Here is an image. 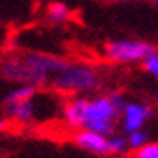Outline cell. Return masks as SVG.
<instances>
[{"mask_svg":"<svg viewBox=\"0 0 158 158\" xmlns=\"http://www.w3.org/2000/svg\"><path fill=\"white\" fill-rule=\"evenodd\" d=\"M66 59L41 53V52H18L0 59V77L11 84H29L37 89L50 87Z\"/></svg>","mask_w":158,"mask_h":158,"instance_id":"6da1fadb","label":"cell"},{"mask_svg":"<svg viewBox=\"0 0 158 158\" xmlns=\"http://www.w3.org/2000/svg\"><path fill=\"white\" fill-rule=\"evenodd\" d=\"M103 85V77L96 66L84 60H66L62 69L53 77L52 89L64 96H85L98 93Z\"/></svg>","mask_w":158,"mask_h":158,"instance_id":"7a4b0ae2","label":"cell"},{"mask_svg":"<svg viewBox=\"0 0 158 158\" xmlns=\"http://www.w3.org/2000/svg\"><path fill=\"white\" fill-rule=\"evenodd\" d=\"M126 100L119 91H108L105 94H96L89 98L87 115L84 128L94 130L105 135H112L121 123L123 108Z\"/></svg>","mask_w":158,"mask_h":158,"instance_id":"3957f363","label":"cell"},{"mask_svg":"<svg viewBox=\"0 0 158 158\" xmlns=\"http://www.w3.org/2000/svg\"><path fill=\"white\" fill-rule=\"evenodd\" d=\"M155 52L156 48L153 44L148 41H140V39H114L103 46L105 59L114 64L142 62L144 59H148Z\"/></svg>","mask_w":158,"mask_h":158,"instance_id":"277c9868","label":"cell"},{"mask_svg":"<svg viewBox=\"0 0 158 158\" xmlns=\"http://www.w3.org/2000/svg\"><path fill=\"white\" fill-rule=\"evenodd\" d=\"M48 98L41 100L39 91H37L32 98L22 101H13V103H6V117L9 119V123H15V124H32L36 121L43 119V112H52V108H44V101Z\"/></svg>","mask_w":158,"mask_h":158,"instance_id":"5b68a950","label":"cell"},{"mask_svg":"<svg viewBox=\"0 0 158 158\" xmlns=\"http://www.w3.org/2000/svg\"><path fill=\"white\" fill-rule=\"evenodd\" d=\"M155 115L153 105L146 101H126L121 114V126L123 133H131L135 130H140L146 126V123L151 121Z\"/></svg>","mask_w":158,"mask_h":158,"instance_id":"8992f818","label":"cell"},{"mask_svg":"<svg viewBox=\"0 0 158 158\" xmlns=\"http://www.w3.org/2000/svg\"><path fill=\"white\" fill-rule=\"evenodd\" d=\"M87 105H89L87 96H68V100L60 105V119H62V123L71 130L84 128L85 115H87Z\"/></svg>","mask_w":158,"mask_h":158,"instance_id":"52a82bcc","label":"cell"},{"mask_svg":"<svg viewBox=\"0 0 158 158\" xmlns=\"http://www.w3.org/2000/svg\"><path fill=\"white\" fill-rule=\"evenodd\" d=\"M71 140L78 148H82L87 153H93L96 156H108V135L94 131V130L80 128L75 130L71 135Z\"/></svg>","mask_w":158,"mask_h":158,"instance_id":"ba28073f","label":"cell"},{"mask_svg":"<svg viewBox=\"0 0 158 158\" xmlns=\"http://www.w3.org/2000/svg\"><path fill=\"white\" fill-rule=\"evenodd\" d=\"M71 9L68 7L66 4H60V2H52L48 7L44 9V16L46 20L52 23H66L71 20Z\"/></svg>","mask_w":158,"mask_h":158,"instance_id":"9c48e42d","label":"cell"},{"mask_svg":"<svg viewBox=\"0 0 158 158\" xmlns=\"http://www.w3.org/2000/svg\"><path fill=\"white\" fill-rule=\"evenodd\" d=\"M37 91H39L37 87L29 85V84H16L7 93V96H6V103H13V101H22V100H27V98H32Z\"/></svg>","mask_w":158,"mask_h":158,"instance_id":"30bf717a","label":"cell"},{"mask_svg":"<svg viewBox=\"0 0 158 158\" xmlns=\"http://www.w3.org/2000/svg\"><path fill=\"white\" fill-rule=\"evenodd\" d=\"M128 149L126 133H112L108 135V153L110 155H124Z\"/></svg>","mask_w":158,"mask_h":158,"instance_id":"8fae6325","label":"cell"},{"mask_svg":"<svg viewBox=\"0 0 158 158\" xmlns=\"http://www.w3.org/2000/svg\"><path fill=\"white\" fill-rule=\"evenodd\" d=\"M126 139H128V149L130 151H137V149H140L142 146H146L148 142H151V135L144 128L135 130L131 133H126Z\"/></svg>","mask_w":158,"mask_h":158,"instance_id":"7c38bea8","label":"cell"},{"mask_svg":"<svg viewBox=\"0 0 158 158\" xmlns=\"http://www.w3.org/2000/svg\"><path fill=\"white\" fill-rule=\"evenodd\" d=\"M142 69L158 82V52L151 53L148 59H144L142 60Z\"/></svg>","mask_w":158,"mask_h":158,"instance_id":"4fadbf2b","label":"cell"},{"mask_svg":"<svg viewBox=\"0 0 158 158\" xmlns=\"http://www.w3.org/2000/svg\"><path fill=\"white\" fill-rule=\"evenodd\" d=\"M133 156H137V158H158V142H148L140 149L133 151Z\"/></svg>","mask_w":158,"mask_h":158,"instance_id":"5bb4252c","label":"cell"},{"mask_svg":"<svg viewBox=\"0 0 158 158\" xmlns=\"http://www.w3.org/2000/svg\"><path fill=\"white\" fill-rule=\"evenodd\" d=\"M7 126H9V119L4 117V115H0V131H4Z\"/></svg>","mask_w":158,"mask_h":158,"instance_id":"9a60e30c","label":"cell"},{"mask_svg":"<svg viewBox=\"0 0 158 158\" xmlns=\"http://www.w3.org/2000/svg\"><path fill=\"white\" fill-rule=\"evenodd\" d=\"M105 2H110V4H128L131 0H105Z\"/></svg>","mask_w":158,"mask_h":158,"instance_id":"2e32d148","label":"cell"},{"mask_svg":"<svg viewBox=\"0 0 158 158\" xmlns=\"http://www.w3.org/2000/svg\"><path fill=\"white\" fill-rule=\"evenodd\" d=\"M153 101L158 103V87H155V91H153Z\"/></svg>","mask_w":158,"mask_h":158,"instance_id":"e0dca14e","label":"cell"},{"mask_svg":"<svg viewBox=\"0 0 158 158\" xmlns=\"http://www.w3.org/2000/svg\"><path fill=\"white\" fill-rule=\"evenodd\" d=\"M149 2L153 4V6H156V7H158V0H149Z\"/></svg>","mask_w":158,"mask_h":158,"instance_id":"ac0fdd59","label":"cell"},{"mask_svg":"<svg viewBox=\"0 0 158 158\" xmlns=\"http://www.w3.org/2000/svg\"><path fill=\"white\" fill-rule=\"evenodd\" d=\"M131 158H137V156H131Z\"/></svg>","mask_w":158,"mask_h":158,"instance_id":"d6986e66","label":"cell"}]
</instances>
